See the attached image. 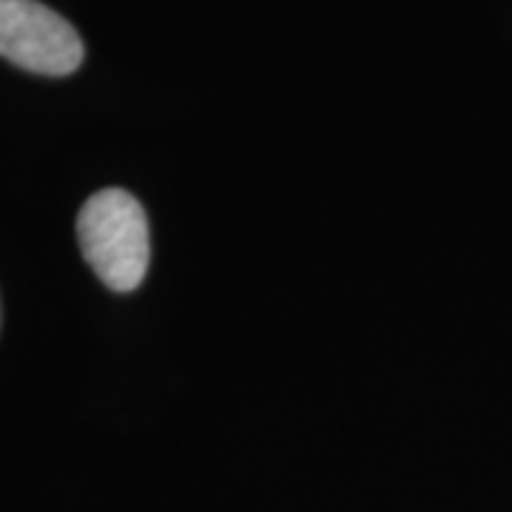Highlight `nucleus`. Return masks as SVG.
Here are the masks:
<instances>
[{"label": "nucleus", "mask_w": 512, "mask_h": 512, "mask_svg": "<svg viewBox=\"0 0 512 512\" xmlns=\"http://www.w3.org/2000/svg\"><path fill=\"white\" fill-rule=\"evenodd\" d=\"M77 242L100 282L117 293L146 279L151 242L143 205L123 188H103L77 214Z\"/></svg>", "instance_id": "1"}, {"label": "nucleus", "mask_w": 512, "mask_h": 512, "mask_svg": "<svg viewBox=\"0 0 512 512\" xmlns=\"http://www.w3.org/2000/svg\"><path fill=\"white\" fill-rule=\"evenodd\" d=\"M0 57L26 72L66 77L83 63V40L40 0H0Z\"/></svg>", "instance_id": "2"}]
</instances>
